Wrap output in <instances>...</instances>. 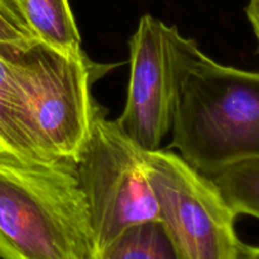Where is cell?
I'll list each match as a JSON object with an SVG mask.
<instances>
[{
    "label": "cell",
    "instance_id": "1",
    "mask_svg": "<svg viewBox=\"0 0 259 259\" xmlns=\"http://www.w3.org/2000/svg\"><path fill=\"white\" fill-rule=\"evenodd\" d=\"M0 258L100 259L75 164L0 156Z\"/></svg>",
    "mask_w": 259,
    "mask_h": 259
},
{
    "label": "cell",
    "instance_id": "2",
    "mask_svg": "<svg viewBox=\"0 0 259 259\" xmlns=\"http://www.w3.org/2000/svg\"><path fill=\"white\" fill-rule=\"evenodd\" d=\"M171 132L172 147L207 177L259 158V72L220 65L195 46Z\"/></svg>",
    "mask_w": 259,
    "mask_h": 259
},
{
    "label": "cell",
    "instance_id": "3",
    "mask_svg": "<svg viewBox=\"0 0 259 259\" xmlns=\"http://www.w3.org/2000/svg\"><path fill=\"white\" fill-rule=\"evenodd\" d=\"M0 53L14 70L46 147L57 159L75 164L98 106L91 89L114 66L94 62L83 51L67 55L37 38Z\"/></svg>",
    "mask_w": 259,
    "mask_h": 259
},
{
    "label": "cell",
    "instance_id": "4",
    "mask_svg": "<svg viewBox=\"0 0 259 259\" xmlns=\"http://www.w3.org/2000/svg\"><path fill=\"white\" fill-rule=\"evenodd\" d=\"M100 253L129 228L158 220L147 151L96 106L90 133L75 163Z\"/></svg>",
    "mask_w": 259,
    "mask_h": 259
},
{
    "label": "cell",
    "instance_id": "5",
    "mask_svg": "<svg viewBox=\"0 0 259 259\" xmlns=\"http://www.w3.org/2000/svg\"><path fill=\"white\" fill-rule=\"evenodd\" d=\"M149 181L177 259H242L237 215L212 179L171 151L147 152Z\"/></svg>",
    "mask_w": 259,
    "mask_h": 259
},
{
    "label": "cell",
    "instance_id": "6",
    "mask_svg": "<svg viewBox=\"0 0 259 259\" xmlns=\"http://www.w3.org/2000/svg\"><path fill=\"white\" fill-rule=\"evenodd\" d=\"M196 45L182 37L175 25L149 14L141 18L131 37L128 93L116 121L144 151L159 149L171 132L182 76Z\"/></svg>",
    "mask_w": 259,
    "mask_h": 259
},
{
    "label": "cell",
    "instance_id": "7",
    "mask_svg": "<svg viewBox=\"0 0 259 259\" xmlns=\"http://www.w3.org/2000/svg\"><path fill=\"white\" fill-rule=\"evenodd\" d=\"M0 144L9 156L25 163L61 162L53 157L40 138L27 96L3 53H0Z\"/></svg>",
    "mask_w": 259,
    "mask_h": 259
},
{
    "label": "cell",
    "instance_id": "8",
    "mask_svg": "<svg viewBox=\"0 0 259 259\" xmlns=\"http://www.w3.org/2000/svg\"><path fill=\"white\" fill-rule=\"evenodd\" d=\"M30 34L67 55L82 52L68 0H15Z\"/></svg>",
    "mask_w": 259,
    "mask_h": 259
},
{
    "label": "cell",
    "instance_id": "9",
    "mask_svg": "<svg viewBox=\"0 0 259 259\" xmlns=\"http://www.w3.org/2000/svg\"><path fill=\"white\" fill-rule=\"evenodd\" d=\"M100 259H177L174 247L158 220L142 223L119 235Z\"/></svg>",
    "mask_w": 259,
    "mask_h": 259
},
{
    "label": "cell",
    "instance_id": "10",
    "mask_svg": "<svg viewBox=\"0 0 259 259\" xmlns=\"http://www.w3.org/2000/svg\"><path fill=\"white\" fill-rule=\"evenodd\" d=\"M210 179L237 217L250 215L259 219V158L238 162Z\"/></svg>",
    "mask_w": 259,
    "mask_h": 259
},
{
    "label": "cell",
    "instance_id": "11",
    "mask_svg": "<svg viewBox=\"0 0 259 259\" xmlns=\"http://www.w3.org/2000/svg\"><path fill=\"white\" fill-rule=\"evenodd\" d=\"M32 39L34 37L0 8V48L19 47Z\"/></svg>",
    "mask_w": 259,
    "mask_h": 259
},
{
    "label": "cell",
    "instance_id": "12",
    "mask_svg": "<svg viewBox=\"0 0 259 259\" xmlns=\"http://www.w3.org/2000/svg\"><path fill=\"white\" fill-rule=\"evenodd\" d=\"M0 8L14 20L17 24H19L20 27H23L24 29L28 30L27 25H25L24 19L22 17V13H20L19 8H18V4L15 0H0ZM29 32V30H28ZM30 33V32H29Z\"/></svg>",
    "mask_w": 259,
    "mask_h": 259
},
{
    "label": "cell",
    "instance_id": "13",
    "mask_svg": "<svg viewBox=\"0 0 259 259\" xmlns=\"http://www.w3.org/2000/svg\"><path fill=\"white\" fill-rule=\"evenodd\" d=\"M245 13L259 45V0H249L245 8Z\"/></svg>",
    "mask_w": 259,
    "mask_h": 259
},
{
    "label": "cell",
    "instance_id": "14",
    "mask_svg": "<svg viewBox=\"0 0 259 259\" xmlns=\"http://www.w3.org/2000/svg\"><path fill=\"white\" fill-rule=\"evenodd\" d=\"M242 259H259V245L243 244Z\"/></svg>",
    "mask_w": 259,
    "mask_h": 259
},
{
    "label": "cell",
    "instance_id": "15",
    "mask_svg": "<svg viewBox=\"0 0 259 259\" xmlns=\"http://www.w3.org/2000/svg\"><path fill=\"white\" fill-rule=\"evenodd\" d=\"M0 156H9V154H8L7 152L4 151V149H3L2 144H0ZM10 157H12V156H10ZM13 158H14V157H13Z\"/></svg>",
    "mask_w": 259,
    "mask_h": 259
}]
</instances>
